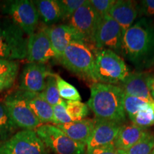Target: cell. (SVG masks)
<instances>
[{
  "label": "cell",
  "mask_w": 154,
  "mask_h": 154,
  "mask_svg": "<svg viewBox=\"0 0 154 154\" xmlns=\"http://www.w3.org/2000/svg\"><path fill=\"white\" fill-rule=\"evenodd\" d=\"M148 105H154V103L125 94L124 99V110L129 119L136 115L142 108Z\"/></svg>",
  "instance_id": "obj_27"
},
{
  "label": "cell",
  "mask_w": 154,
  "mask_h": 154,
  "mask_svg": "<svg viewBox=\"0 0 154 154\" xmlns=\"http://www.w3.org/2000/svg\"><path fill=\"white\" fill-rule=\"evenodd\" d=\"M96 12L100 17H103L109 14V11L115 3L116 0H88Z\"/></svg>",
  "instance_id": "obj_32"
},
{
  "label": "cell",
  "mask_w": 154,
  "mask_h": 154,
  "mask_svg": "<svg viewBox=\"0 0 154 154\" xmlns=\"http://www.w3.org/2000/svg\"><path fill=\"white\" fill-rule=\"evenodd\" d=\"M121 54L138 70L154 66V23L138 19L125 32Z\"/></svg>",
  "instance_id": "obj_1"
},
{
  "label": "cell",
  "mask_w": 154,
  "mask_h": 154,
  "mask_svg": "<svg viewBox=\"0 0 154 154\" xmlns=\"http://www.w3.org/2000/svg\"><path fill=\"white\" fill-rule=\"evenodd\" d=\"M124 35L120 25L108 14L100 19L94 45L97 49H109L117 54H121Z\"/></svg>",
  "instance_id": "obj_9"
},
{
  "label": "cell",
  "mask_w": 154,
  "mask_h": 154,
  "mask_svg": "<svg viewBox=\"0 0 154 154\" xmlns=\"http://www.w3.org/2000/svg\"><path fill=\"white\" fill-rule=\"evenodd\" d=\"M0 154H49L35 131L22 130L0 143Z\"/></svg>",
  "instance_id": "obj_7"
},
{
  "label": "cell",
  "mask_w": 154,
  "mask_h": 154,
  "mask_svg": "<svg viewBox=\"0 0 154 154\" xmlns=\"http://www.w3.org/2000/svg\"><path fill=\"white\" fill-rule=\"evenodd\" d=\"M101 17L94 10L89 1H85L70 18V24L85 38L94 44V37Z\"/></svg>",
  "instance_id": "obj_11"
},
{
  "label": "cell",
  "mask_w": 154,
  "mask_h": 154,
  "mask_svg": "<svg viewBox=\"0 0 154 154\" xmlns=\"http://www.w3.org/2000/svg\"><path fill=\"white\" fill-rule=\"evenodd\" d=\"M63 67L80 79L97 83L95 72V54L84 42H73L67 46L59 59Z\"/></svg>",
  "instance_id": "obj_3"
},
{
  "label": "cell",
  "mask_w": 154,
  "mask_h": 154,
  "mask_svg": "<svg viewBox=\"0 0 154 154\" xmlns=\"http://www.w3.org/2000/svg\"><path fill=\"white\" fill-rule=\"evenodd\" d=\"M54 74L44 63H28L24 66L21 74L19 89L42 93L45 88L47 79Z\"/></svg>",
  "instance_id": "obj_13"
},
{
  "label": "cell",
  "mask_w": 154,
  "mask_h": 154,
  "mask_svg": "<svg viewBox=\"0 0 154 154\" xmlns=\"http://www.w3.org/2000/svg\"><path fill=\"white\" fill-rule=\"evenodd\" d=\"M154 150V134H150L121 154H151Z\"/></svg>",
  "instance_id": "obj_26"
},
{
  "label": "cell",
  "mask_w": 154,
  "mask_h": 154,
  "mask_svg": "<svg viewBox=\"0 0 154 154\" xmlns=\"http://www.w3.org/2000/svg\"><path fill=\"white\" fill-rule=\"evenodd\" d=\"M54 119V124L61 125L66 124L72 122V119L70 118L66 110V101L62 103H59L55 106H53Z\"/></svg>",
  "instance_id": "obj_31"
},
{
  "label": "cell",
  "mask_w": 154,
  "mask_h": 154,
  "mask_svg": "<svg viewBox=\"0 0 154 154\" xmlns=\"http://www.w3.org/2000/svg\"><path fill=\"white\" fill-rule=\"evenodd\" d=\"M14 83V81L0 79V92L11 87Z\"/></svg>",
  "instance_id": "obj_36"
},
{
  "label": "cell",
  "mask_w": 154,
  "mask_h": 154,
  "mask_svg": "<svg viewBox=\"0 0 154 154\" xmlns=\"http://www.w3.org/2000/svg\"><path fill=\"white\" fill-rule=\"evenodd\" d=\"M26 50L24 32L11 20L0 21V58L21 60L26 58Z\"/></svg>",
  "instance_id": "obj_5"
},
{
  "label": "cell",
  "mask_w": 154,
  "mask_h": 154,
  "mask_svg": "<svg viewBox=\"0 0 154 154\" xmlns=\"http://www.w3.org/2000/svg\"><path fill=\"white\" fill-rule=\"evenodd\" d=\"M19 72V63L16 61L0 58V79H16Z\"/></svg>",
  "instance_id": "obj_29"
},
{
  "label": "cell",
  "mask_w": 154,
  "mask_h": 154,
  "mask_svg": "<svg viewBox=\"0 0 154 154\" xmlns=\"http://www.w3.org/2000/svg\"><path fill=\"white\" fill-rule=\"evenodd\" d=\"M61 10L62 19L71 18L73 14L85 2V0H57Z\"/></svg>",
  "instance_id": "obj_30"
},
{
  "label": "cell",
  "mask_w": 154,
  "mask_h": 154,
  "mask_svg": "<svg viewBox=\"0 0 154 154\" xmlns=\"http://www.w3.org/2000/svg\"><path fill=\"white\" fill-rule=\"evenodd\" d=\"M38 15L46 24L51 25L62 19L61 10L57 0L33 1Z\"/></svg>",
  "instance_id": "obj_21"
},
{
  "label": "cell",
  "mask_w": 154,
  "mask_h": 154,
  "mask_svg": "<svg viewBox=\"0 0 154 154\" xmlns=\"http://www.w3.org/2000/svg\"><path fill=\"white\" fill-rule=\"evenodd\" d=\"M150 134L147 128H143L134 124L121 125L113 146L123 151L131 147Z\"/></svg>",
  "instance_id": "obj_19"
},
{
  "label": "cell",
  "mask_w": 154,
  "mask_h": 154,
  "mask_svg": "<svg viewBox=\"0 0 154 154\" xmlns=\"http://www.w3.org/2000/svg\"><path fill=\"white\" fill-rule=\"evenodd\" d=\"M52 58L56 56L46 27L29 36L26 50L29 63H45Z\"/></svg>",
  "instance_id": "obj_12"
},
{
  "label": "cell",
  "mask_w": 154,
  "mask_h": 154,
  "mask_svg": "<svg viewBox=\"0 0 154 154\" xmlns=\"http://www.w3.org/2000/svg\"><path fill=\"white\" fill-rule=\"evenodd\" d=\"M6 11L10 15L11 20L25 34L29 36L35 32L39 15L33 1L17 0L10 2L6 7Z\"/></svg>",
  "instance_id": "obj_10"
},
{
  "label": "cell",
  "mask_w": 154,
  "mask_h": 154,
  "mask_svg": "<svg viewBox=\"0 0 154 154\" xmlns=\"http://www.w3.org/2000/svg\"><path fill=\"white\" fill-rule=\"evenodd\" d=\"M87 102L96 119L113 121L121 124L126 121L124 106L125 93L119 86L93 83Z\"/></svg>",
  "instance_id": "obj_2"
},
{
  "label": "cell",
  "mask_w": 154,
  "mask_h": 154,
  "mask_svg": "<svg viewBox=\"0 0 154 154\" xmlns=\"http://www.w3.org/2000/svg\"><path fill=\"white\" fill-rule=\"evenodd\" d=\"M147 73L139 72L131 73L121 83L120 87L128 95L140 98L154 103V100L150 94L146 81Z\"/></svg>",
  "instance_id": "obj_17"
},
{
  "label": "cell",
  "mask_w": 154,
  "mask_h": 154,
  "mask_svg": "<svg viewBox=\"0 0 154 154\" xmlns=\"http://www.w3.org/2000/svg\"><path fill=\"white\" fill-rule=\"evenodd\" d=\"M35 131L45 146L55 154L85 153V144L72 140L55 125L42 124Z\"/></svg>",
  "instance_id": "obj_6"
},
{
  "label": "cell",
  "mask_w": 154,
  "mask_h": 154,
  "mask_svg": "<svg viewBox=\"0 0 154 154\" xmlns=\"http://www.w3.org/2000/svg\"><path fill=\"white\" fill-rule=\"evenodd\" d=\"M130 119L132 124L143 128L154 126V105H148L142 108Z\"/></svg>",
  "instance_id": "obj_24"
},
{
  "label": "cell",
  "mask_w": 154,
  "mask_h": 154,
  "mask_svg": "<svg viewBox=\"0 0 154 154\" xmlns=\"http://www.w3.org/2000/svg\"><path fill=\"white\" fill-rule=\"evenodd\" d=\"M17 128L9 116L4 102L0 101V143L10 138Z\"/></svg>",
  "instance_id": "obj_22"
},
{
  "label": "cell",
  "mask_w": 154,
  "mask_h": 154,
  "mask_svg": "<svg viewBox=\"0 0 154 154\" xmlns=\"http://www.w3.org/2000/svg\"><path fill=\"white\" fill-rule=\"evenodd\" d=\"M50 41L55 53L56 59L59 60L67 46L73 42H84L86 40L78 31L70 24H59L46 27Z\"/></svg>",
  "instance_id": "obj_14"
},
{
  "label": "cell",
  "mask_w": 154,
  "mask_h": 154,
  "mask_svg": "<svg viewBox=\"0 0 154 154\" xmlns=\"http://www.w3.org/2000/svg\"><path fill=\"white\" fill-rule=\"evenodd\" d=\"M95 72L97 82L121 84L130 74L124 59L109 49H97L95 54Z\"/></svg>",
  "instance_id": "obj_4"
},
{
  "label": "cell",
  "mask_w": 154,
  "mask_h": 154,
  "mask_svg": "<svg viewBox=\"0 0 154 154\" xmlns=\"http://www.w3.org/2000/svg\"><path fill=\"white\" fill-rule=\"evenodd\" d=\"M109 15L120 25L124 34L138 17V4L131 0L116 1Z\"/></svg>",
  "instance_id": "obj_16"
},
{
  "label": "cell",
  "mask_w": 154,
  "mask_h": 154,
  "mask_svg": "<svg viewBox=\"0 0 154 154\" xmlns=\"http://www.w3.org/2000/svg\"><path fill=\"white\" fill-rule=\"evenodd\" d=\"M67 113L72 121H81L85 119L89 112V108L86 103L79 101H66Z\"/></svg>",
  "instance_id": "obj_28"
},
{
  "label": "cell",
  "mask_w": 154,
  "mask_h": 154,
  "mask_svg": "<svg viewBox=\"0 0 154 154\" xmlns=\"http://www.w3.org/2000/svg\"><path fill=\"white\" fill-rule=\"evenodd\" d=\"M138 16L154 17V0H143L138 4Z\"/></svg>",
  "instance_id": "obj_33"
},
{
  "label": "cell",
  "mask_w": 154,
  "mask_h": 154,
  "mask_svg": "<svg viewBox=\"0 0 154 154\" xmlns=\"http://www.w3.org/2000/svg\"><path fill=\"white\" fill-rule=\"evenodd\" d=\"M146 81H147V84L148 86H149L150 94H151V97L154 100V74H148L147 73Z\"/></svg>",
  "instance_id": "obj_35"
},
{
  "label": "cell",
  "mask_w": 154,
  "mask_h": 154,
  "mask_svg": "<svg viewBox=\"0 0 154 154\" xmlns=\"http://www.w3.org/2000/svg\"><path fill=\"white\" fill-rule=\"evenodd\" d=\"M151 154H154V150H153V151H152V153H151Z\"/></svg>",
  "instance_id": "obj_37"
},
{
  "label": "cell",
  "mask_w": 154,
  "mask_h": 154,
  "mask_svg": "<svg viewBox=\"0 0 154 154\" xmlns=\"http://www.w3.org/2000/svg\"><path fill=\"white\" fill-rule=\"evenodd\" d=\"M87 154H121V153L116 149L113 145H111L96 148L88 151Z\"/></svg>",
  "instance_id": "obj_34"
},
{
  "label": "cell",
  "mask_w": 154,
  "mask_h": 154,
  "mask_svg": "<svg viewBox=\"0 0 154 154\" xmlns=\"http://www.w3.org/2000/svg\"><path fill=\"white\" fill-rule=\"evenodd\" d=\"M95 124V119H84L66 124L56 125V126L72 140L86 145L91 137Z\"/></svg>",
  "instance_id": "obj_20"
},
{
  "label": "cell",
  "mask_w": 154,
  "mask_h": 154,
  "mask_svg": "<svg viewBox=\"0 0 154 154\" xmlns=\"http://www.w3.org/2000/svg\"><path fill=\"white\" fill-rule=\"evenodd\" d=\"M57 84L59 95L62 99L66 101H79L82 100V97L79 92L76 89V87L69 84L66 81L61 78L60 76L57 74Z\"/></svg>",
  "instance_id": "obj_25"
},
{
  "label": "cell",
  "mask_w": 154,
  "mask_h": 154,
  "mask_svg": "<svg viewBox=\"0 0 154 154\" xmlns=\"http://www.w3.org/2000/svg\"><path fill=\"white\" fill-rule=\"evenodd\" d=\"M56 75L57 74H54L48 77L46 81L45 88H44V91L42 92V96H44L46 101L52 106L64 102L59 95Z\"/></svg>",
  "instance_id": "obj_23"
},
{
  "label": "cell",
  "mask_w": 154,
  "mask_h": 154,
  "mask_svg": "<svg viewBox=\"0 0 154 154\" xmlns=\"http://www.w3.org/2000/svg\"><path fill=\"white\" fill-rule=\"evenodd\" d=\"M9 116L17 128L35 131L42 123L34 114L23 97L19 89L9 94L4 101Z\"/></svg>",
  "instance_id": "obj_8"
},
{
  "label": "cell",
  "mask_w": 154,
  "mask_h": 154,
  "mask_svg": "<svg viewBox=\"0 0 154 154\" xmlns=\"http://www.w3.org/2000/svg\"><path fill=\"white\" fill-rule=\"evenodd\" d=\"M121 126L113 121L96 119L94 131L86 144V152L96 148L113 145Z\"/></svg>",
  "instance_id": "obj_15"
},
{
  "label": "cell",
  "mask_w": 154,
  "mask_h": 154,
  "mask_svg": "<svg viewBox=\"0 0 154 154\" xmlns=\"http://www.w3.org/2000/svg\"><path fill=\"white\" fill-rule=\"evenodd\" d=\"M19 91L42 124H54L53 106L46 101L42 93H33L20 89Z\"/></svg>",
  "instance_id": "obj_18"
}]
</instances>
